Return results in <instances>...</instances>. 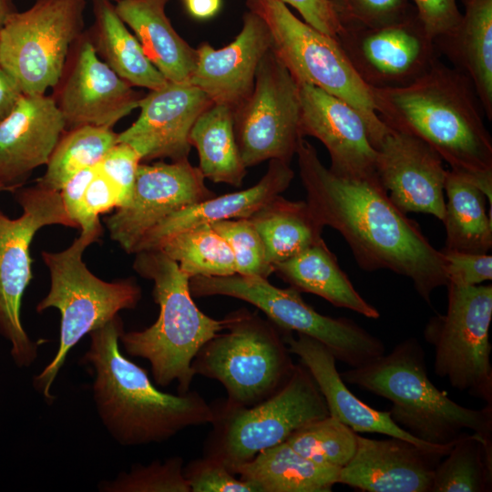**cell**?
Wrapping results in <instances>:
<instances>
[{
	"mask_svg": "<svg viewBox=\"0 0 492 492\" xmlns=\"http://www.w3.org/2000/svg\"><path fill=\"white\" fill-rule=\"evenodd\" d=\"M183 459L155 460L149 465L136 464L128 473L122 472L113 481L99 484L106 492H190L183 475Z\"/></svg>",
	"mask_w": 492,
	"mask_h": 492,
	"instance_id": "38",
	"label": "cell"
},
{
	"mask_svg": "<svg viewBox=\"0 0 492 492\" xmlns=\"http://www.w3.org/2000/svg\"><path fill=\"white\" fill-rule=\"evenodd\" d=\"M93 13L94 23L87 35L100 59L118 77L132 87L149 90L168 82L118 16L112 2L93 0Z\"/></svg>",
	"mask_w": 492,
	"mask_h": 492,
	"instance_id": "29",
	"label": "cell"
},
{
	"mask_svg": "<svg viewBox=\"0 0 492 492\" xmlns=\"http://www.w3.org/2000/svg\"><path fill=\"white\" fill-rule=\"evenodd\" d=\"M123 332L118 314L88 333L89 348L82 357L92 368L96 409L113 439L125 446L161 443L188 427L211 424L212 406L201 395L161 392L145 369L122 354Z\"/></svg>",
	"mask_w": 492,
	"mask_h": 492,
	"instance_id": "3",
	"label": "cell"
},
{
	"mask_svg": "<svg viewBox=\"0 0 492 492\" xmlns=\"http://www.w3.org/2000/svg\"><path fill=\"white\" fill-rule=\"evenodd\" d=\"M248 219L261 236L272 267L323 240L324 227L306 200L278 195Z\"/></svg>",
	"mask_w": 492,
	"mask_h": 492,
	"instance_id": "31",
	"label": "cell"
},
{
	"mask_svg": "<svg viewBox=\"0 0 492 492\" xmlns=\"http://www.w3.org/2000/svg\"><path fill=\"white\" fill-rule=\"evenodd\" d=\"M343 26H379L408 15L407 0H330Z\"/></svg>",
	"mask_w": 492,
	"mask_h": 492,
	"instance_id": "40",
	"label": "cell"
},
{
	"mask_svg": "<svg viewBox=\"0 0 492 492\" xmlns=\"http://www.w3.org/2000/svg\"><path fill=\"white\" fill-rule=\"evenodd\" d=\"M293 177L291 163L271 159L265 174L255 185L229 194L215 195L169 215L141 238L133 253L152 250L167 237L198 225L249 218L285 191Z\"/></svg>",
	"mask_w": 492,
	"mask_h": 492,
	"instance_id": "25",
	"label": "cell"
},
{
	"mask_svg": "<svg viewBox=\"0 0 492 492\" xmlns=\"http://www.w3.org/2000/svg\"><path fill=\"white\" fill-rule=\"evenodd\" d=\"M189 138L198 151V168L205 179L234 187L242 185L247 168L238 149L231 108L212 103L199 116Z\"/></svg>",
	"mask_w": 492,
	"mask_h": 492,
	"instance_id": "32",
	"label": "cell"
},
{
	"mask_svg": "<svg viewBox=\"0 0 492 492\" xmlns=\"http://www.w3.org/2000/svg\"><path fill=\"white\" fill-rule=\"evenodd\" d=\"M340 375L344 383L389 400L395 423L427 444H453L464 430L492 440V405L468 408L437 389L428 377L425 353L417 338L409 337L386 355Z\"/></svg>",
	"mask_w": 492,
	"mask_h": 492,
	"instance_id": "4",
	"label": "cell"
},
{
	"mask_svg": "<svg viewBox=\"0 0 492 492\" xmlns=\"http://www.w3.org/2000/svg\"><path fill=\"white\" fill-rule=\"evenodd\" d=\"M289 352L297 355L308 369L327 405L329 415L354 431L378 433L413 442L424 447H437L427 444L395 423L389 411H379L360 400L345 385L337 371L335 357L321 342L301 333L283 332Z\"/></svg>",
	"mask_w": 492,
	"mask_h": 492,
	"instance_id": "24",
	"label": "cell"
},
{
	"mask_svg": "<svg viewBox=\"0 0 492 492\" xmlns=\"http://www.w3.org/2000/svg\"><path fill=\"white\" fill-rule=\"evenodd\" d=\"M492 490V440L463 434L437 464L431 492Z\"/></svg>",
	"mask_w": 492,
	"mask_h": 492,
	"instance_id": "34",
	"label": "cell"
},
{
	"mask_svg": "<svg viewBox=\"0 0 492 492\" xmlns=\"http://www.w3.org/2000/svg\"><path fill=\"white\" fill-rule=\"evenodd\" d=\"M15 11V0H0V28Z\"/></svg>",
	"mask_w": 492,
	"mask_h": 492,
	"instance_id": "50",
	"label": "cell"
},
{
	"mask_svg": "<svg viewBox=\"0 0 492 492\" xmlns=\"http://www.w3.org/2000/svg\"><path fill=\"white\" fill-rule=\"evenodd\" d=\"M457 26L435 41L470 80L482 110L492 120V0H464Z\"/></svg>",
	"mask_w": 492,
	"mask_h": 492,
	"instance_id": "27",
	"label": "cell"
},
{
	"mask_svg": "<svg viewBox=\"0 0 492 492\" xmlns=\"http://www.w3.org/2000/svg\"><path fill=\"white\" fill-rule=\"evenodd\" d=\"M265 22L272 50L297 83L317 87L345 101L362 116L373 148L388 127L377 114L371 87L359 77L338 41L311 26L278 0H247Z\"/></svg>",
	"mask_w": 492,
	"mask_h": 492,
	"instance_id": "8",
	"label": "cell"
},
{
	"mask_svg": "<svg viewBox=\"0 0 492 492\" xmlns=\"http://www.w3.org/2000/svg\"><path fill=\"white\" fill-rule=\"evenodd\" d=\"M446 287V313L432 316L423 331L435 348V374L453 388L492 405V285L448 282Z\"/></svg>",
	"mask_w": 492,
	"mask_h": 492,
	"instance_id": "11",
	"label": "cell"
},
{
	"mask_svg": "<svg viewBox=\"0 0 492 492\" xmlns=\"http://www.w3.org/2000/svg\"><path fill=\"white\" fill-rule=\"evenodd\" d=\"M416 15L436 41L451 33L461 18L456 0H414Z\"/></svg>",
	"mask_w": 492,
	"mask_h": 492,
	"instance_id": "45",
	"label": "cell"
},
{
	"mask_svg": "<svg viewBox=\"0 0 492 492\" xmlns=\"http://www.w3.org/2000/svg\"><path fill=\"white\" fill-rule=\"evenodd\" d=\"M295 155L308 205L323 227L344 238L358 266L409 278L431 305L433 292L448 282L443 254L391 200L378 178L334 173L305 138H300Z\"/></svg>",
	"mask_w": 492,
	"mask_h": 492,
	"instance_id": "1",
	"label": "cell"
},
{
	"mask_svg": "<svg viewBox=\"0 0 492 492\" xmlns=\"http://www.w3.org/2000/svg\"><path fill=\"white\" fill-rule=\"evenodd\" d=\"M292 6L305 23L335 39L343 26L330 0H278Z\"/></svg>",
	"mask_w": 492,
	"mask_h": 492,
	"instance_id": "46",
	"label": "cell"
},
{
	"mask_svg": "<svg viewBox=\"0 0 492 492\" xmlns=\"http://www.w3.org/2000/svg\"><path fill=\"white\" fill-rule=\"evenodd\" d=\"M15 190H17V189L13 188V187H9V186H6V185H4V184L0 183V192H3V191L15 192Z\"/></svg>",
	"mask_w": 492,
	"mask_h": 492,
	"instance_id": "51",
	"label": "cell"
},
{
	"mask_svg": "<svg viewBox=\"0 0 492 492\" xmlns=\"http://www.w3.org/2000/svg\"><path fill=\"white\" fill-rule=\"evenodd\" d=\"M301 102L300 131L326 148L330 169L355 178H377L376 151L364 120L345 101L313 85L297 83Z\"/></svg>",
	"mask_w": 492,
	"mask_h": 492,
	"instance_id": "21",
	"label": "cell"
},
{
	"mask_svg": "<svg viewBox=\"0 0 492 492\" xmlns=\"http://www.w3.org/2000/svg\"><path fill=\"white\" fill-rule=\"evenodd\" d=\"M85 1H87V0H85ZM107 1H110V2H113V1H114V2L116 3V2H118V0H107Z\"/></svg>",
	"mask_w": 492,
	"mask_h": 492,
	"instance_id": "52",
	"label": "cell"
},
{
	"mask_svg": "<svg viewBox=\"0 0 492 492\" xmlns=\"http://www.w3.org/2000/svg\"><path fill=\"white\" fill-rule=\"evenodd\" d=\"M102 234V226L81 231L73 243L57 251H43L49 270L50 289L37 303L36 312L48 308L59 311V345L52 361L36 375L34 387L52 402L50 388L65 364L69 351L90 332L99 328L124 309H134L141 298V289L133 279L105 282L84 263L85 250Z\"/></svg>",
	"mask_w": 492,
	"mask_h": 492,
	"instance_id": "6",
	"label": "cell"
},
{
	"mask_svg": "<svg viewBox=\"0 0 492 492\" xmlns=\"http://www.w3.org/2000/svg\"><path fill=\"white\" fill-rule=\"evenodd\" d=\"M443 254L447 282L460 285H479L492 279V256L453 251ZM447 282V283H448Z\"/></svg>",
	"mask_w": 492,
	"mask_h": 492,
	"instance_id": "43",
	"label": "cell"
},
{
	"mask_svg": "<svg viewBox=\"0 0 492 492\" xmlns=\"http://www.w3.org/2000/svg\"><path fill=\"white\" fill-rule=\"evenodd\" d=\"M85 0H36L0 28V65L23 95L58 82L73 43L84 32Z\"/></svg>",
	"mask_w": 492,
	"mask_h": 492,
	"instance_id": "12",
	"label": "cell"
},
{
	"mask_svg": "<svg viewBox=\"0 0 492 492\" xmlns=\"http://www.w3.org/2000/svg\"><path fill=\"white\" fill-rule=\"evenodd\" d=\"M189 14L197 19H209L220 8L221 0H183Z\"/></svg>",
	"mask_w": 492,
	"mask_h": 492,
	"instance_id": "49",
	"label": "cell"
},
{
	"mask_svg": "<svg viewBox=\"0 0 492 492\" xmlns=\"http://www.w3.org/2000/svg\"><path fill=\"white\" fill-rule=\"evenodd\" d=\"M122 205L120 193L117 187L103 175L96 165V172L87 184L83 209L85 221L81 231H87L101 226L99 215Z\"/></svg>",
	"mask_w": 492,
	"mask_h": 492,
	"instance_id": "44",
	"label": "cell"
},
{
	"mask_svg": "<svg viewBox=\"0 0 492 492\" xmlns=\"http://www.w3.org/2000/svg\"><path fill=\"white\" fill-rule=\"evenodd\" d=\"M298 84L270 48L251 95L233 109L238 149L246 168L279 159L291 163L300 138Z\"/></svg>",
	"mask_w": 492,
	"mask_h": 492,
	"instance_id": "14",
	"label": "cell"
},
{
	"mask_svg": "<svg viewBox=\"0 0 492 492\" xmlns=\"http://www.w3.org/2000/svg\"><path fill=\"white\" fill-rule=\"evenodd\" d=\"M152 250H159L176 261L190 278L236 273L234 257L229 244L209 224L172 234Z\"/></svg>",
	"mask_w": 492,
	"mask_h": 492,
	"instance_id": "35",
	"label": "cell"
},
{
	"mask_svg": "<svg viewBox=\"0 0 492 492\" xmlns=\"http://www.w3.org/2000/svg\"><path fill=\"white\" fill-rule=\"evenodd\" d=\"M211 406L213 427L204 444V456L220 460L231 472L258 453L285 442L301 427L330 415L323 395L302 363L294 365L277 392L254 405L215 402Z\"/></svg>",
	"mask_w": 492,
	"mask_h": 492,
	"instance_id": "9",
	"label": "cell"
},
{
	"mask_svg": "<svg viewBox=\"0 0 492 492\" xmlns=\"http://www.w3.org/2000/svg\"><path fill=\"white\" fill-rule=\"evenodd\" d=\"M14 193L22 214L13 219L0 210V335L10 343L15 364L28 367L37 356V343L21 322L22 298L33 278L30 244L45 226H77L67 213L59 191L36 183Z\"/></svg>",
	"mask_w": 492,
	"mask_h": 492,
	"instance_id": "13",
	"label": "cell"
},
{
	"mask_svg": "<svg viewBox=\"0 0 492 492\" xmlns=\"http://www.w3.org/2000/svg\"><path fill=\"white\" fill-rule=\"evenodd\" d=\"M228 316L226 329L202 345L191 367L222 384L226 404L249 407L277 392L295 364L283 331L270 320L245 308Z\"/></svg>",
	"mask_w": 492,
	"mask_h": 492,
	"instance_id": "7",
	"label": "cell"
},
{
	"mask_svg": "<svg viewBox=\"0 0 492 492\" xmlns=\"http://www.w3.org/2000/svg\"><path fill=\"white\" fill-rule=\"evenodd\" d=\"M357 436L348 425L328 415L301 427L286 442L315 463L342 469L355 454Z\"/></svg>",
	"mask_w": 492,
	"mask_h": 492,
	"instance_id": "37",
	"label": "cell"
},
{
	"mask_svg": "<svg viewBox=\"0 0 492 492\" xmlns=\"http://www.w3.org/2000/svg\"><path fill=\"white\" fill-rule=\"evenodd\" d=\"M134 254V270L154 283L153 297L159 313L149 327L124 331L119 343L128 354L149 362L156 384L177 382L178 393L185 394L195 376L194 357L207 341L226 329L229 316L217 320L202 313L190 293V277L159 250Z\"/></svg>",
	"mask_w": 492,
	"mask_h": 492,
	"instance_id": "5",
	"label": "cell"
},
{
	"mask_svg": "<svg viewBox=\"0 0 492 492\" xmlns=\"http://www.w3.org/2000/svg\"><path fill=\"white\" fill-rule=\"evenodd\" d=\"M52 98L66 128L112 127L138 108L143 97L96 53L87 32L73 43Z\"/></svg>",
	"mask_w": 492,
	"mask_h": 492,
	"instance_id": "16",
	"label": "cell"
},
{
	"mask_svg": "<svg viewBox=\"0 0 492 492\" xmlns=\"http://www.w3.org/2000/svg\"><path fill=\"white\" fill-rule=\"evenodd\" d=\"M22 95L15 79L0 65V122L11 113Z\"/></svg>",
	"mask_w": 492,
	"mask_h": 492,
	"instance_id": "48",
	"label": "cell"
},
{
	"mask_svg": "<svg viewBox=\"0 0 492 492\" xmlns=\"http://www.w3.org/2000/svg\"><path fill=\"white\" fill-rule=\"evenodd\" d=\"M65 129L52 97L22 95L0 122V183L24 186L34 169L46 165Z\"/></svg>",
	"mask_w": 492,
	"mask_h": 492,
	"instance_id": "23",
	"label": "cell"
},
{
	"mask_svg": "<svg viewBox=\"0 0 492 492\" xmlns=\"http://www.w3.org/2000/svg\"><path fill=\"white\" fill-rule=\"evenodd\" d=\"M212 103L204 91L190 83L168 81L140 98L138 118L118 133V142L131 146L141 161L188 159L190 129Z\"/></svg>",
	"mask_w": 492,
	"mask_h": 492,
	"instance_id": "19",
	"label": "cell"
},
{
	"mask_svg": "<svg viewBox=\"0 0 492 492\" xmlns=\"http://www.w3.org/2000/svg\"><path fill=\"white\" fill-rule=\"evenodd\" d=\"M374 149L376 175L391 200L405 214L442 220L447 169L441 157L417 137L389 127Z\"/></svg>",
	"mask_w": 492,
	"mask_h": 492,
	"instance_id": "18",
	"label": "cell"
},
{
	"mask_svg": "<svg viewBox=\"0 0 492 492\" xmlns=\"http://www.w3.org/2000/svg\"><path fill=\"white\" fill-rule=\"evenodd\" d=\"M453 444L424 447L395 436L358 435L355 454L340 470L338 483L365 492H431L435 469Z\"/></svg>",
	"mask_w": 492,
	"mask_h": 492,
	"instance_id": "20",
	"label": "cell"
},
{
	"mask_svg": "<svg viewBox=\"0 0 492 492\" xmlns=\"http://www.w3.org/2000/svg\"><path fill=\"white\" fill-rule=\"evenodd\" d=\"M273 272L300 292L318 295L335 307L349 309L370 319L380 317L379 311L354 287L323 240L274 264Z\"/></svg>",
	"mask_w": 492,
	"mask_h": 492,
	"instance_id": "28",
	"label": "cell"
},
{
	"mask_svg": "<svg viewBox=\"0 0 492 492\" xmlns=\"http://www.w3.org/2000/svg\"><path fill=\"white\" fill-rule=\"evenodd\" d=\"M209 225L229 244L236 273L266 279L273 273L262 240L248 218L224 220Z\"/></svg>",
	"mask_w": 492,
	"mask_h": 492,
	"instance_id": "39",
	"label": "cell"
},
{
	"mask_svg": "<svg viewBox=\"0 0 492 492\" xmlns=\"http://www.w3.org/2000/svg\"><path fill=\"white\" fill-rule=\"evenodd\" d=\"M169 1L118 0L114 5L163 77L169 82L189 83L197 51L172 26L165 12Z\"/></svg>",
	"mask_w": 492,
	"mask_h": 492,
	"instance_id": "26",
	"label": "cell"
},
{
	"mask_svg": "<svg viewBox=\"0 0 492 492\" xmlns=\"http://www.w3.org/2000/svg\"><path fill=\"white\" fill-rule=\"evenodd\" d=\"M214 196L189 159L139 163L129 201L104 221L111 240L131 254L141 238L163 219Z\"/></svg>",
	"mask_w": 492,
	"mask_h": 492,
	"instance_id": "17",
	"label": "cell"
},
{
	"mask_svg": "<svg viewBox=\"0 0 492 492\" xmlns=\"http://www.w3.org/2000/svg\"><path fill=\"white\" fill-rule=\"evenodd\" d=\"M193 298L228 296L249 302L283 332H296L323 343L339 360L359 367L382 356L381 339L351 319L333 318L315 311L292 287L279 288L268 279L235 273L190 278Z\"/></svg>",
	"mask_w": 492,
	"mask_h": 492,
	"instance_id": "10",
	"label": "cell"
},
{
	"mask_svg": "<svg viewBox=\"0 0 492 492\" xmlns=\"http://www.w3.org/2000/svg\"><path fill=\"white\" fill-rule=\"evenodd\" d=\"M340 470L302 456L285 441L258 453L232 473L259 492H331Z\"/></svg>",
	"mask_w": 492,
	"mask_h": 492,
	"instance_id": "30",
	"label": "cell"
},
{
	"mask_svg": "<svg viewBox=\"0 0 492 492\" xmlns=\"http://www.w3.org/2000/svg\"><path fill=\"white\" fill-rule=\"evenodd\" d=\"M265 22L248 10L242 27L228 46L215 49L208 43L197 48V61L189 83L204 91L213 103L232 109L251 93L260 62L271 48Z\"/></svg>",
	"mask_w": 492,
	"mask_h": 492,
	"instance_id": "22",
	"label": "cell"
},
{
	"mask_svg": "<svg viewBox=\"0 0 492 492\" xmlns=\"http://www.w3.org/2000/svg\"><path fill=\"white\" fill-rule=\"evenodd\" d=\"M139 163L140 157L131 146L118 142L97 164L98 170L118 190L122 200L120 207L131 198Z\"/></svg>",
	"mask_w": 492,
	"mask_h": 492,
	"instance_id": "42",
	"label": "cell"
},
{
	"mask_svg": "<svg viewBox=\"0 0 492 492\" xmlns=\"http://www.w3.org/2000/svg\"><path fill=\"white\" fill-rule=\"evenodd\" d=\"M116 143L118 133L112 128L81 126L64 131L36 183L60 191L78 171L96 166Z\"/></svg>",
	"mask_w": 492,
	"mask_h": 492,
	"instance_id": "36",
	"label": "cell"
},
{
	"mask_svg": "<svg viewBox=\"0 0 492 492\" xmlns=\"http://www.w3.org/2000/svg\"><path fill=\"white\" fill-rule=\"evenodd\" d=\"M371 90L387 127L429 145L450 170L485 193L492 209V138L466 75L437 59L407 86Z\"/></svg>",
	"mask_w": 492,
	"mask_h": 492,
	"instance_id": "2",
	"label": "cell"
},
{
	"mask_svg": "<svg viewBox=\"0 0 492 492\" xmlns=\"http://www.w3.org/2000/svg\"><path fill=\"white\" fill-rule=\"evenodd\" d=\"M336 40L371 88L407 86L438 59L435 40L417 15L374 27L343 26Z\"/></svg>",
	"mask_w": 492,
	"mask_h": 492,
	"instance_id": "15",
	"label": "cell"
},
{
	"mask_svg": "<svg viewBox=\"0 0 492 492\" xmlns=\"http://www.w3.org/2000/svg\"><path fill=\"white\" fill-rule=\"evenodd\" d=\"M447 201L442 219L446 241L442 250L486 254L492 247V219L487 213L485 193L473 182L447 169Z\"/></svg>",
	"mask_w": 492,
	"mask_h": 492,
	"instance_id": "33",
	"label": "cell"
},
{
	"mask_svg": "<svg viewBox=\"0 0 492 492\" xmlns=\"http://www.w3.org/2000/svg\"><path fill=\"white\" fill-rule=\"evenodd\" d=\"M96 172V166L86 168L70 178L60 190V196L67 213L77 224L83 226L85 221L83 198L86 188Z\"/></svg>",
	"mask_w": 492,
	"mask_h": 492,
	"instance_id": "47",
	"label": "cell"
},
{
	"mask_svg": "<svg viewBox=\"0 0 492 492\" xmlns=\"http://www.w3.org/2000/svg\"><path fill=\"white\" fill-rule=\"evenodd\" d=\"M183 475L190 492H259L256 486L236 478L222 462L205 456L184 466Z\"/></svg>",
	"mask_w": 492,
	"mask_h": 492,
	"instance_id": "41",
	"label": "cell"
}]
</instances>
